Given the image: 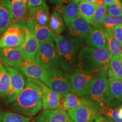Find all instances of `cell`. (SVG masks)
Listing matches in <instances>:
<instances>
[{"mask_svg": "<svg viewBox=\"0 0 122 122\" xmlns=\"http://www.w3.org/2000/svg\"><path fill=\"white\" fill-rule=\"evenodd\" d=\"M27 30L25 19L12 23L0 37V49L20 46L26 37Z\"/></svg>", "mask_w": 122, "mask_h": 122, "instance_id": "cell-5", "label": "cell"}, {"mask_svg": "<svg viewBox=\"0 0 122 122\" xmlns=\"http://www.w3.org/2000/svg\"><path fill=\"white\" fill-rule=\"evenodd\" d=\"M25 22L28 30L31 32L40 44L50 40H54L56 35L53 33L48 25H41L37 24L30 17L25 18Z\"/></svg>", "mask_w": 122, "mask_h": 122, "instance_id": "cell-14", "label": "cell"}, {"mask_svg": "<svg viewBox=\"0 0 122 122\" xmlns=\"http://www.w3.org/2000/svg\"><path fill=\"white\" fill-rule=\"evenodd\" d=\"M83 97L91 102L99 113L107 107H111L107 76L100 75L92 79Z\"/></svg>", "mask_w": 122, "mask_h": 122, "instance_id": "cell-4", "label": "cell"}, {"mask_svg": "<svg viewBox=\"0 0 122 122\" xmlns=\"http://www.w3.org/2000/svg\"><path fill=\"white\" fill-rule=\"evenodd\" d=\"M107 15L122 17V0H115L112 4L107 6Z\"/></svg>", "mask_w": 122, "mask_h": 122, "instance_id": "cell-34", "label": "cell"}, {"mask_svg": "<svg viewBox=\"0 0 122 122\" xmlns=\"http://www.w3.org/2000/svg\"><path fill=\"white\" fill-rule=\"evenodd\" d=\"M85 44H86L88 46L93 48H107L106 32L103 29L93 27Z\"/></svg>", "mask_w": 122, "mask_h": 122, "instance_id": "cell-20", "label": "cell"}, {"mask_svg": "<svg viewBox=\"0 0 122 122\" xmlns=\"http://www.w3.org/2000/svg\"><path fill=\"white\" fill-rule=\"evenodd\" d=\"M46 4V0H28L27 3V9L32 8Z\"/></svg>", "mask_w": 122, "mask_h": 122, "instance_id": "cell-36", "label": "cell"}, {"mask_svg": "<svg viewBox=\"0 0 122 122\" xmlns=\"http://www.w3.org/2000/svg\"><path fill=\"white\" fill-rule=\"evenodd\" d=\"M53 41L50 40L40 44L35 57L36 62L45 69L59 67L58 57Z\"/></svg>", "mask_w": 122, "mask_h": 122, "instance_id": "cell-8", "label": "cell"}, {"mask_svg": "<svg viewBox=\"0 0 122 122\" xmlns=\"http://www.w3.org/2000/svg\"><path fill=\"white\" fill-rule=\"evenodd\" d=\"M97 75L75 70L70 75L71 92L83 97L88 84Z\"/></svg>", "mask_w": 122, "mask_h": 122, "instance_id": "cell-11", "label": "cell"}, {"mask_svg": "<svg viewBox=\"0 0 122 122\" xmlns=\"http://www.w3.org/2000/svg\"><path fill=\"white\" fill-rule=\"evenodd\" d=\"M50 1H52V2H56V3H60L62 2V1H63V0H50Z\"/></svg>", "mask_w": 122, "mask_h": 122, "instance_id": "cell-42", "label": "cell"}, {"mask_svg": "<svg viewBox=\"0 0 122 122\" xmlns=\"http://www.w3.org/2000/svg\"><path fill=\"white\" fill-rule=\"evenodd\" d=\"M26 17H30L37 24L48 25L49 22V9L46 4L39 6L27 9Z\"/></svg>", "mask_w": 122, "mask_h": 122, "instance_id": "cell-19", "label": "cell"}, {"mask_svg": "<svg viewBox=\"0 0 122 122\" xmlns=\"http://www.w3.org/2000/svg\"><path fill=\"white\" fill-rule=\"evenodd\" d=\"M53 40L58 57L59 67L68 74L73 72L76 68L80 47L63 35H56Z\"/></svg>", "mask_w": 122, "mask_h": 122, "instance_id": "cell-3", "label": "cell"}, {"mask_svg": "<svg viewBox=\"0 0 122 122\" xmlns=\"http://www.w3.org/2000/svg\"><path fill=\"white\" fill-rule=\"evenodd\" d=\"M12 109L27 117H33L42 109V91L34 79L27 77L24 89L11 106Z\"/></svg>", "mask_w": 122, "mask_h": 122, "instance_id": "cell-2", "label": "cell"}, {"mask_svg": "<svg viewBox=\"0 0 122 122\" xmlns=\"http://www.w3.org/2000/svg\"><path fill=\"white\" fill-rule=\"evenodd\" d=\"M96 4H97L98 6L104 5V2H103V0H96Z\"/></svg>", "mask_w": 122, "mask_h": 122, "instance_id": "cell-39", "label": "cell"}, {"mask_svg": "<svg viewBox=\"0 0 122 122\" xmlns=\"http://www.w3.org/2000/svg\"><path fill=\"white\" fill-rule=\"evenodd\" d=\"M97 5L96 4H90L84 0H81L79 3V16L81 17L88 23L91 24L92 18L95 13Z\"/></svg>", "mask_w": 122, "mask_h": 122, "instance_id": "cell-25", "label": "cell"}, {"mask_svg": "<svg viewBox=\"0 0 122 122\" xmlns=\"http://www.w3.org/2000/svg\"><path fill=\"white\" fill-rule=\"evenodd\" d=\"M108 76L110 78L122 79V59L117 57H111L108 68Z\"/></svg>", "mask_w": 122, "mask_h": 122, "instance_id": "cell-27", "label": "cell"}, {"mask_svg": "<svg viewBox=\"0 0 122 122\" xmlns=\"http://www.w3.org/2000/svg\"><path fill=\"white\" fill-rule=\"evenodd\" d=\"M4 66L9 72L10 77V88L8 93L4 97L5 102L9 104L16 100L24 89L25 80L23 74L16 68L5 65Z\"/></svg>", "mask_w": 122, "mask_h": 122, "instance_id": "cell-9", "label": "cell"}, {"mask_svg": "<svg viewBox=\"0 0 122 122\" xmlns=\"http://www.w3.org/2000/svg\"><path fill=\"white\" fill-rule=\"evenodd\" d=\"M107 83L111 108L122 106V82L121 80L109 77L107 79Z\"/></svg>", "mask_w": 122, "mask_h": 122, "instance_id": "cell-18", "label": "cell"}, {"mask_svg": "<svg viewBox=\"0 0 122 122\" xmlns=\"http://www.w3.org/2000/svg\"><path fill=\"white\" fill-rule=\"evenodd\" d=\"M119 109L118 107L114 109L107 107L101 111L100 114L114 122H122V119L118 116Z\"/></svg>", "mask_w": 122, "mask_h": 122, "instance_id": "cell-33", "label": "cell"}, {"mask_svg": "<svg viewBox=\"0 0 122 122\" xmlns=\"http://www.w3.org/2000/svg\"><path fill=\"white\" fill-rule=\"evenodd\" d=\"M107 49L111 56L120 58L122 59V46L120 42L114 37L112 31L106 32Z\"/></svg>", "mask_w": 122, "mask_h": 122, "instance_id": "cell-28", "label": "cell"}, {"mask_svg": "<svg viewBox=\"0 0 122 122\" xmlns=\"http://www.w3.org/2000/svg\"><path fill=\"white\" fill-rule=\"evenodd\" d=\"M67 114L74 122H93L100 115L98 110L89 105L68 110Z\"/></svg>", "mask_w": 122, "mask_h": 122, "instance_id": "cell-13", "label": "cell"}, {"mask_svg": "<svg viewBox=\"0 0 122 122\" xmlns=\"http://www.w3.org/2000/svg\"><path fill=\"white\" fill-rule=\"evenodd\" d=\"M107 15V6H98L92 18L91 25L93 28L103 29L102 22L103 18Z\"/></svg>", "mask_w": 122, "mask_h": 122, "instance_id": "cell-30", "label": "cell"}, {"mask_svg": "<svg viewBox=\"0 0 122 122\" xmlns=\"http://www.w3.org/2000/svg\"><path fill=\"white\" fill-rule=\"evenodd\" d=\"M65 23L62 15L57 10H54L49 19L48 27L56 35H60L65 30Z\"/></svg>", "mask_w": 122, "mask_h": 122, "instance_id": "cell-24", "label": "cell"}, {"mask_svg": "<svg viewBox=\"0 0 122 122\" xmlns=\"http://www.w3.org/2000/svg\"><path fill=\"white\" fill-rule=\"evenodd\" d=\"M70 1H73V2H76V3H79L80 2L81 0H69Z\"/></svg>", "mask_w": 122, "mask_h": 122, "instance_id": "cell-43", "label": "cell"}, {"mask_svg": "<svg viewBox=\"0 0 122 122\" xmlns=\"http://www.w3.org/2000/svg\"><path fill=\"white\" fill-rule=\"evenodd\" d=\"M118 116L120 119H122V106L120 107L119 109Z\"/></svg>", "mask_w": 122, "mask_h": 122, "instance_id": "cell-40", "label": "cell"}, {"mask_svg": "<svg viewBox=\"0 0 122 122\" xmlns=\"http://www.w3.org/2000/svg\"><path fill=\"white\" fill-rule=\"evenodd\" d=\"M115 0H103L104 5L106 6L112 4V3L115 2Z\"/></svg>", "mask_w": 122, "mask_h": 122, "instance_id": "cell-38", "label": "cell"}, {"mask_svg": "<svg viewBox=\"0 0 122 122\" xmlns=\"http://www.w3.org/2000/svg\"><path fill=\"white\" fill-rule=\"evenodd\" d=\"M0 122H30V119L19 114L5 112L0 117Z\"/></svg>", "mask_w": 122, "mask_h": 122, "instance_id": "cell-32", "label": "cell"}, {"mask_svg": "<svg viewBox=\"0 0 122 122\" xmlns=\"http://www.w3.org/2000/svg\"><path fill=\"white\" fill-rule=\"evenodd\" d=\"M93 27L80 16L75 19L65 33V37L79 47L85 44Z\"/></svg>", "mask_w": 122, "mask_h": 122, "instance_id": "cell-7", "label": "cell"}, {"mask_svg": "<svg viewBox=\"0 0 122 122\" xmlns=\"http://www.w3.org/2000/svg\"><path fill=\"white\" fill-rule=\"evenodd\" d=\"M28 78L42 81L46 74V69L39 65L36 61H24L15 67Z\"/></svg>", "mask_w": 122, "mask_h": 122, "instance_id": "cell-12", "label": "cell"}, {"mask_svg": "<svg viewBox=\"0 0 122 122\" xmlns=\"http://www.w3.org/2000/svg\"><path fill=\"white\" fill-rule=\"evenodd\" d=\"M2 63L1 62V61H0V73L1 72V67H2Z\"/></svg>", "mask_w": 122, "mask_h": 122, "instance_id": "cell-45", "label": "cell"}, {"mask_svg": "<svg viewBox=\"0 0 122 122\" xmlns=\"http://www.w3.org/2000/svg\"><path fill=\"white\" fill-rule=\"evenodd\" d=\"M39 46L40 43L39 41L28 29L25 40L20 46L24 60H35V57L39 49Z\"/></svg>", "mask_w": 122, "mask_h": 122, "instance_id": "cell-17", "label": "cell"}, {"mask_svg": "<svg viewBox=\"0 0 122 122\" xmlns=\"http://www.w3.org/2000/svg\"><path fill=\"white\" fill-rule=\"evenodd\" d=\"M13 13L10 0H0V36L12 24Z\"/></svg>", "mask_w": 122, "mask_h": 122, "instance_id": "cell-21", "label": "cell"}, {"mask_svg": "<svg viewBox=\"0 0 122 122\" xmlns=\"http://www.w3.org/2000/svg\"><path fill=\"white\" fill-rule=\"evenodd\" d=\"M42 91V107L44 110L63 108L64 96L50 89L41 81L35 80Z\"/></svg>", "mask_w": 122, "mask_h": 122, "instance_id": "cell-10", "label": "cell"}, {"mask_svg": "<svg viewBox=\"0 0 122 122\" xmlns=\"http://www.w3.org/2000/svg\"><path fill=\"white\" fill-rule=\"evenodd\" d=\"M121 81H122V80H121Z\"/></svg>", "mask_w": 122, "mask_h": 122, "instance_id": "cell-46", "label": "cell"}, {"mask_svg": "<svg viewBox=\"0 0 122 122\" xmlns=\"http://www.w3.org/2000/svg\"><path fill=\"white\" fill-rule=\"evenodd\" d=\"M21 1H22V2L24 3V4L27 5V2H28V0H21Z\"/></svg>", "mask_w": 122, "mask_h": 122, "instance_id": "cell-44", "label": "cell"}, {"mask_svg": "<svg viewBox=\"0 0 122 122\" xmlns=\"http://www.w3.org/2000/svg\"><path fill=\"white\" fill-rule=\"evenodd\" d=\"M93 122H114L106 117L101 115H99Z\"/></svg>", "mask_w": 122, "mask_h": 122, "instance_id": "cell-37", "label": "cell"}, {"mask_svg": "<svg viewBox=\"0 0 122 122\" xmlns=\"http://www.w3.org/2000/svg\"><path fill=\"white\" fill-rule=\"evenodd\" d=\"M42 82L50 89L64 96L71 92L70 75L60 67L46 69V74Z\"/></svg>", "mask_w": 122, "mask_h": 122, "instance_id": "cell-6", "label": "cell"}, {"mask_svg": "<svg viewBox=\"0 0 122 122\" xmlns=\"http://www.w3.org/2000/svg\"><path fill=\"white\" fill-rule=\"evenodd\" d=\"M113 35L122 46V24L117 25L112 30Z\"/></svg>", "mask_w": 122, "mask_h": 122, "instance_id": "cell-35", "label": "cell"}, {"mask_svg": "<svg viewBox=\"0 0 122 122\" xmlns=\"http://www.w3.org/2000/svg\"><path fill=\"white\" fill-rule=\"evenodd\" d=\"M10 85V74L3 65L0 73V97H5L8 93Z\"/></svg>", "mask_w": 122, "mask_h": 122, "instance_id": "cell-29", "label": "cell"}, {"mask_svg": "<svg viewBox=\"0 0 122 122\" xmlns=\"http://www.w3.org/2000/svg\"><path fill=\"white\" fill-rule=\"evenodd\" d=\"M11 10L13 13V22H17L25 19L27 16V5L21 0H11Z\"/></svg>", "mask_w": 122, "mask_h": 122, "instance_id": "cell-26", "label": "cell"}, {"mask_svg": "<svg viewBox=\"0 0 122 122\" xmlns=\"http://www.w3.org/2000/svg\"><path fill=\"white\" fill-rule=\"evenodd\" d=\"M84 105H89L96 108L92 104V103L90 102L86 98L77 95L71 92L67 93L64 96L63 109L66 111H68V110L74 109V108L78 107L81 106H84Z\"/></svg>", "mask_w": 122, "mask_h": 122, "instance_id": "cell-23", "label": "cell"}, {"mask_svg": "<svg viewBox=\"0 0 122 122\" xmlns=\"http://www.w3.org/2000/svg\"><path fill=\"white\" fill-rule=\"evenodd\" d=\"M111 57L107 48L84 47L78 53L75 70L97 76H107Z\"/></svg>", "mask_w": 122, "mask_h": 122, "instance_id": "cell-1", "label": "cell"}, {"mask_svg": "<svg viewBox=\"0 0 122 122\" xmlns=\"http://www.w3.org/2000/svg\"><path fill=\"white\" fill-rule=\"evenodd\" d=\"M122 24V17L113 16L106 15L103 19V28L106 32L112 31L117 25Z\"/></svg>", "mask_w": 122, "mask_h": 122, "instance_id": "cell-31", "label": "cell"}, {"mask_svg": "<svg viewBox=\"0 0 122 122\" xmlns=\"http://www.w3.org/2000/svg\"><path fill=\"white\" fill-rule=\"evenodd\" d=\"M56 10L62 15L65 22V25L67 27L69 26L73 20L79 16V4L73 1L68 2L66 5H61Z\"/></svg>", "mask_w": 122, "mask_h": 122, "instance_id": "cell-22", "label": "cell"}, {"mask_svg": "<svg viewBox=\"0 0 122 122\" xmlns=\"http://www.w3.org/2000/svg\"><path fill=\"white\" fill-rule=\"evenodd\" d=\"M0 61L5 65L15 68L24 60L20 46L0 49Z\"/></svg>", "mask_w": 122, "mask_h": 122, "instance_id": "cell-15", "label": "cell"}, {"mask_svg": "<svg viewBox=\"0 0 122 122\" xmlns=\"http://www.w3.org/2000/svg\"><path fill=\"white\" fill-rule=\"evenodd\" d=\"M84 1L90 4H96V0H84Z\"/></svg>", "mask_w": 122, "mask_h": 122, "instance_id": "cell-41", "label": "cell"}, {"mask_svg": "<svg viewBox=\"0 0 122 122\" xmlns=\"http://www.w3.org/2000/svg\"><path fill=\"white\" fill-rule=\"evenodd\" d=\"M33 122H74L63 108L44 110Z\"/></svg>", "mask_w": 122, "mask_h": 122, "instance_id": "cell-16", "label": "cell"}]
</instances>
